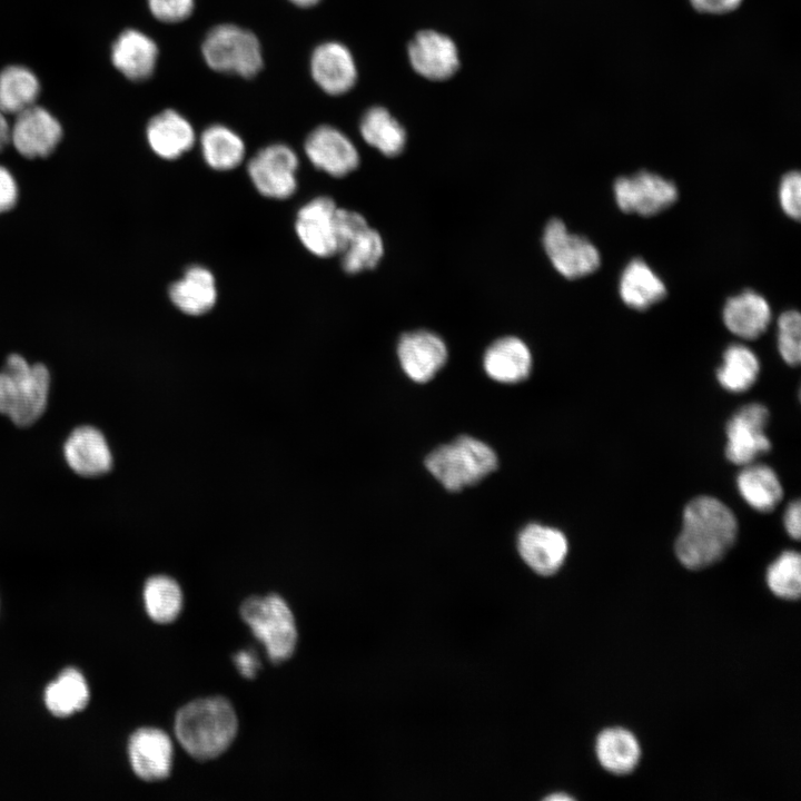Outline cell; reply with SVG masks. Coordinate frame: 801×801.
<instances>
[{
  "instance_id": "cell-1",
  "label": "cell",
  "mask_w": 801,
  "mask_h": 801,
  "mask_svg": "<svg viewBox=\"0 0 801 801\" xmlns=\"http://www.w3.org/2000/svg\"><path fill=\"white\" fill-rule=\"evenodd\" d=\"M738 522L721 501L699 496L685 506L675 554L688 568L700 570L720 561L734 544Z\"/></svg>"
},
{
  "instance_id": "cell-2",
  "label": "cell",
  "mask_w": 801,
  "mask_h": 801,
  "mask_svg": "<svg viewBox=\"0 0 801 801\" xmlns=\"http://www.w3.org/2000/svg\"><path fill=\"white\" fill-rule=\"evenodd\" d=\"M238 721L230 702L221 696L195 700L175 718V734L195 759L207 761L222 754L233 743Z\"/></svg>"
},
{
  "instance_id": "cell-3",
  "label": "cell",
  "mask_w": 801,
  "mask_h": 801,
  "mask_svg": "<svg viewBox=\"0 0 801 801\" xmlns=\"http://www.w3.org/2000/svg\"><path fill=\"white\" fill-rule=\"evenodd\" d=\"M50 385L51 374L43 363L9 354L0 368V414L19 427L32 425L47 408Z\"/></svg>"
},
{
  "instance_id": "cell-4",
  "label": "cell",
  "mask_w": 801,
  "mask_h": 801,
  "mask_svg": "<svg viewBox=\"0 0 801 801\" xmlns=\"http://www.w3.org/2000/svg\"><path fill=\"white\" fill-rule=\"evenodd\" d=\"M425 466L446 490L457 492L495 471L497 457L488 445L464 435L432 451Z\"/></svg>"
},
{
  "instance_id": "cell-5",
  "label": "cell",
  "mask_w": 801,
  "mask_h": 801,
  "mask_svg": "<svg viewBox=\"0 0 801 801\" xmlns=\"http://www.w3.org/2000/svg\"><path fill=\"white\" fill-rule=\"evenodd\" d=\"M240 616L265 645L273 663H281L293 655L297 642L295 619L279 595L246 599L240 605Z\"/></svg>"
},
{
  "instance_id": "cell-6",
  "label": "cell",
  "mask_w": 801,
  "mask_h": 801,
  "mask_svg": "<svg viewBox=\"0 0 801 801\" xmlns=\"http://www.w3.org/2000/svg\"><path fill=\"white\" fill-rule=\"evenodd\" d=\"M201 53L210 69L244 78L256 76L264 63L255 33L231 23L211 28L201 44Z\"/></svg>"
},
{
  "instance_id": "cell-7",
  "label": "cell",
  "mask_w": 801,
  "mask_h": 801,
  "mask_svg": "<svg viewBox=\"0 0 801 801\" xmlns=\"http://www.w3.org/2000/svg\"><path fill=\"white\" fill-rule=\"evenodd\" d=\"M543 247L554 268L567 279L587 276L601 264L599 249L587 238L570 233L557 218L546 224Z\"/></svg>"
},
{
  "instance_id": "cell-8",
  "label": "cell",
  "mask_w": 801,
  "mask_h": 801,
  "mask_svg": "<svg viewBox=\"0 0 801 801\" xmlns=\"http://www.w3.org/2000/svg\"><path fill=\"white\" fill-rule=\"evenodd\" d=\"M63 138L61 122L44 107L33 105L17 113L10 125V144L26 160L53 155Z\"/></svg>"
},
{
  "instance_id": "cell-9",
  "label": "cell",
  "mask_w": 801,
  "mask_h": 801,
  "mask_svg": "<svg viewBox=\"0 0 801 801\" xmlns=\"http://www.w3.org/2000/svg\"><path fill=\"white\" fill-rule=\"evenodd\" d=\"M613 190L622 211L647 217L669 208L679 196L674 182L645 170L617 178Z\"/></svg>"
},
{
  "instance_id": "cell-10",
  "label": "cell",
  "mask_w": 801,
  "mask_h": 801,
  "mask_svg": "<svg viewBox=\"0 0 801 801\" xmlns=\"http://www.w3.org/2000/svg\"><path fill=\"white\" fill-rule=\"evenodd\" d=\"M297 169V155L284 144H274L260 149L247 166L255 188L263 196L275 199H285L295 192Z\"/></svg>"
},
{
  "instance_id": "cell-11",
  "label": "cell",
  "mask_w": 801,
  "mask_h": 801,
  "mask_svg": "<svg viewBox=\"0 0 801 801\" xmlns=\"http://www.w3.org/2000/svg\"><path fill=\"white\" fill-rule=\"evenodd\" d=\"M769 421L768 408L759 403L741 407L726 424L725 455L736 465L751 464L759 455L770 451L771 443L765 434Z\"/></svg>"
},
{
  "instance_id": "cell-12",
  "label": "cell",
  "mask_w": 801,
  "mask_h": 801,
  "mask_svg": "<svg viewBox=\"0 0 801 801\" xmlns=\"http://www.w3.org/2000/svg\"><path fill=\"white\" fill-rule=\"evenodd\" d=\"M337 206L329 197H317L297 212L296 234L307 250L318 257L338 254Z\"/></svg>"
},
{
  "instance_id": "cell-13",
  "label": "cell",
  "mask_w": 801,
  "mask_h": 801,
  "mask_svg": "<svg viewBox=\"0 0 801 801\" xmlns=\"http://www.w3.org/2000/svg\"><path fill=\"white\" fill-rule=\"evenodd\" d=\"M309 161L333 177H344L355 170L359 156L354 144L338 129L323 125L315 128L305 140Z\"/></svg>"
},
{
  "instance_id": "cell-14",
  "label": "cell",
  "mask_w": 801,
  "mask_h": 801,
  "mask_svg": "<svg viewBox=\"0 0 801 801\" xmlns=\"http://www.w3.org/2000/svg\"><path fill=\"white\" fill-rule=\"evenodd\" d=\"M397 356L403 370L412 380L426 383L444 366L447 348L436 334L414 330L400 336Z\"/></svg>"
},
{
  "instance_id": "cell-15",
  "label": "cell",
  "mask_w": 801,
  "mask_h": 801,
  "mask_svg": "<svg viewBox=\"0 0 801 801\" xmlns=\"http://www.w3.org/2000/svg\"><path fill=\"white\" fill-rule=\"evenodd\" d=\"M413 69L429 80H445L458 69V51L454 41L437 31H419L408 44Z\"/></svg>"
},
{
  "instance_id": "cell-16",
  "label": "cell",
  "mask_w": 801,
  "mask_h": 801,
  "mask_svg": "<svg viewBox=\"0 0 801 801\" xmlns=\"http://www.w3.org/2000/svg\"><path fill=\"white\" fill-rule=\"evenodd\" d=\"M517 548L523 561L541 575L560 570L568 551L565 535L550 526L532 523L518 534Z\"/></svg>"
},
{
  "instance_id": "cell-17",
  "label": "cell",
  "mask_w": 801,
  "mask_h": 801,
  "mask_svg": "<svg viewBox=\"0 0 801 801\" xmlns=\"http://www.w3.org/2000/svg\"><path fill=\"white\" fill-rule=\"evenodd\" d=\"M63 457L78 475L96 477L112 467V454L105 435L95 426L76 427L63 443Z\"/></svg>"
},
{
  "instance_id": "cell-18",
  "label": "cell",
  "mask_w": 801,
  "mask_h": 801,
  "mask_svg": "<svg viewBox=\"0 0 801 801\" xmlns=\"http://www.w3.org/2000/svg\"><path fill=\"white\" fill-rule=\"evenodd\" d=\"M128 754L131 768L141 780L154 782L170 774L172 743L161 730L144 728L129 739Z\"/></svg>"
},
{
  "instance_id": "cell-19",
  "label": "cell",
  "mask_w": 801,
  "mask_h": 801,
  "mask_svg": "<svg viewBox=\"0 0 801 801\" xmlns=\"http://www.w3.org/2000/svg\"><path fill=\"white\" fill-rule=\"evenodd\" d=\"M314 81L326 93L337 96L350 90L357 79L356 63L346 46L336 41L318 44L310 57Z\"/></svg>"
},
{
  "instance_id": "cell-20",
  "label": "cell",
  "mask_w": 801,
  "mask_h": 801,
  "mask_svg": "<svg viewBox=\"0 0 801 801\" xmlns=\"http://www.w3.org/2000/svg\"><path fill=\"white\" fill-rule=\"evenodd\" d=\"M158 53V47L149 36L127 29L113 42L110 58L113 67L127 79L144 81L152 75Z\"/></svg>"
},
{
  "instance_id": "cell-21",
  "label": "cell",
  "mask_w": 801,
  "mask_h": 801,
  "mask_svg": "<svg viewBox=\"0 0 801 801\" xmlns=\"http://www.w3.org/2000/svg\"><path fill=\"white\" fill-rule=\"evenodd\" d=\"M146 137L151 150L167 160L187 152L196 139L190 122L172 109H166L149 120Z\"/></svg>"
},
{
  "instance_id": "cell-22",
  "label": "cell",
  "mask_w": 801,
  "mask_h": 801,
  "mask_svg": "<svg viewBox=\"0 0 801 801\" xmlns=\"http://www.w3.org/2000/svg\"><path fill=\"white\" fill-rule=\"evenodd\" d=\"M722 318L734 335L755 339L767 330L771 322V308L762 295L746 289L726 300Z\"/></svg>"
},
{
  "instance_id": "cell-23",
  "label": "cell",
  "mask_w": 801,
  "mask_h": 801,
  "mask_svg": "<svg viewBox=\"0 0 801 801\" xmlns=\"http://www.w3.org/2000/svg\"><path fill=\"white\" fill-rule=\"evenodd\" d=\"M483 365L486 374L496 382L520 383L530 375L532 355L523 340L506 336L498 338L486 349Z\"/></svg>"
},
{
  "instance_id": "cell-24",
  "label": "cell",
  "mask_w": 801,
  "mask_h": 801,
  "mask_svg": "<svg viewBox=\"0 0 801 801\" xmlns=\"http://www.w3.org/2000/svg\"><path fill=\"white\" fill-rule=\"evenodd\" d=\"M169 297L182 313L199 316L209 312L217 298L214 275L202 266L186 269L180 279L171 284Z\"/></svg>"
},
{
  "instance_id": "cell-25",
  "label": "cell",
  "mask_w": 801,
  "mask_h": 801,
  "mask_svg": "<svg viewBox=\"0 0 801 801\" xmlns=\"http://www.w3.org/2000/svg\"><path fill=\"white\" fill-rule=\"evenodd\" d=\"M619 293L626 306L645 310L666 296V287L643 259L635 258L622 271Z\"/></svg>"
},
{
  "instance_id": "cell-26",
  "label": "cell",
  "mask_w": 801,
  "mask_h": 801,
  "mask_svg": "<svg viewBox=\"0 0 801 801\" xmlns=\"http://www.w3.org/2000/svg\"><path fill=\"white\" fill-rule=\"evenodd\" d=\"M738 488L744 501L760 512L772 511L783 490L775 472L762 464H748L738 475Z\"/></svg>"
},
{
  "instance_id": "cell-27",
  "label": "cell",
  "mask_w": 801,
  "mask_h": 801,
  "mask_svg": "<svg viewBox=\"0 0 801 801\" xmlns=\"http://www.w3.org/2000/svg\"><path fill=\"white\" fill-rule=\"evenodd\" d=\"M596 755L601 765L614 774L631 772L639 763L641 749L632 732L613 728L600 733Z\"/></svg>"
},
{
  "instance_id": "cell-28",
  "label": "cell",
  "mask_w": 801,
  "mask_h": 801,
  "mask_svg": "<svg viewBox=\"0 0 801 801\" xmlns=\"http://www.w3.org/2000/svg\"><path fill=\"white\" fill-rule=\"evenodd\" d=\"M363 139L387 157L399 155L406 144L403 126L383 107H373L359 123Z\"/></svg>"
},
{
  "instance_id": "cell-29",
  "label": "cell",
  "mask_w": 801,
  "mask_h": 801,
  "mask_svg": "<svg viewBox=\"0 0 801 801\" xmlns=\"http://www.w3.org/2000/svg\"><path fill=\"white\" fill-rule=\"evenodd\" d=\"M40 92L37 76L27 67L12 65L0 71V109L13 115L36 105Z\"/></svg>"
},
{
  "instance_id": "cell-30",
  "label": "cell",
  "mask_w": 801,
  "mask_h": 801,
  "mask_svg": "<svg viewBox=\"0 0 801 801\" xmlns=\"http://www.w3.org/2000/svg\"><path fill=\"white\" fill-rule=\"evenodd\" d=\"M89 689L83 675L76 669L62 671L44 691L47 709L56 716H69L83 710L89 702Z\"/></svg>"
},
{
  "instance_id": "cell-31",
  "label": "cell",
  "mask_w": 801,
  "mask_h": 801,
  "mask_svg": "<svg viewBox=\"0 0 801 801\" xmlns=\"http://www.w3.org/2000/svg\"><path fill=\"white\" fill-rule=\"evenodd\" d=\"M200 147L205 161L216 170L234 169L245 157L243 139L222 125L206 128L200 136Z\"/></svg>"
},
{
  "instance_id": "cell-32",
  "label": "cell",
  "mask_w": 801,
  "mask_h": 801,
  "mask_svg": "<svg viewBox=\"0 0 801 801\" xmlns=\"http://www.w3.org/2000/svg\"><path fill=\"white\" fill-rule=\"evenodd\" d=\"M759 369L756 355L744 345L733 344L725 349L716 377L724 389L742 393L755 383Z\"/></svg>"
},
{
  "instance_id": "cell-33",
  "label": "cell",
  "mask_w": 801,
  "mask_h": 801,
  "mask_svg": "<svg viewBox=\"0 0 801 801\" xmlns=\"http://www.w3.org/2000/svg\"><path fill=\"white\" fill-rule=\"evenodd\" d=\"M145 606L148 615L157 623L175 621L182 606V593L179 584L171 577L156 575L145 584Z\"/></svg>"
},
{
  "instance_id": "cell-34",
  "label": "cell",
  "mask_w": 801,
  "mask_h": 801,
  "mask_svg": "<svg viewBox=\"0 0 801 801\" xmlns=\"http://www.w3.org/2000/svg\"><path fill=\"white\" fill-rule=\"evenodd\" d=\"M339 254L342 267L348 274L373 269L383 257V239L377 230L367 225L345 243Z\"/></svg>"
},
{
  "instance_id": "cell-35",
  "label": "cell",
  "mask_w": 801,
  "mask_h": 801,
  "mask_svg": "<svg viewBox=\"0 0 801 801\" xmlns=\"http://www.w3.org/2000/svg\"><path fill=\"white\" fill-rule=\"evenodd\" d=\"M767 582L779 597L797 600L801 593V557L795 551L783 552L768 568Z\"/></svg>"
},
{
  "instance_id": "cell-36",
  "label": "cell",
  "mask_w": 801,
  "mask_h": 801,
  "mask_svg": "<svg viewBox=\"0 0 801 801\" xmlns=\"http://www.w3.org/2000/svg\"><path fill=\"white\" fill-rule=\"evenodd\" d=\"M778 349L788 365H799L801 359V316L798 310H787L778 318Z\"/></svg>"
},
{
  "instance_id": "cell-37",
  "label": "cell",
  "mask_w": 801,
  "mask_h": 801,
  "mask_svg": "<svg viewBox=\"0 0 801 801\" xmlns=\"http://www.w3.org/2000/svg\"><path fill=\"white\" fill-rule=\"evenodd\" d=\"M779 201L785 215L799 219L801 215V176L798 170L785 174L779 186Z\"/></svg>"
},
{
  "instance_id": "cell-38",
  "label": "cell",
  "mask_w": 801,
  "mask_h": 801,
  "mask_svg": "<svg viewBox=\"0 0 801 801\" xmlns=\"http://www.w3.org/2000/svg\"><path fill=\"white\" fill-rule=\"evenodd\" d=\"M152 16L168 23L187 19L194 11L195 0H147Z\"/></svg>"
},
{
  "instance_id": "cell-39",
  "label": "cell",
  "mask_w": 801,
  "mask_h": 801,
  "mask_svg": "<svg viewBox=\"0 0 801 801\" xmlns=\"http://www.w3.org/2000/svg\"><path fill=\"white\" fill-rule=\"evenodd\" d=\"M20 198L18 180L9 167L0 164V215L12 211Z\"/></svg>"
},
{
  "instance_id": "cell-40",
  "label": "cell",
  "mask_w": 801,
  "mask_h": 801,
  "mask_svg": "<svg viewBox=\"0 0 801 801\" xmlns=\"http://www.w3.org/2000/svg\"><path fill=\"white\" fill-rule=\"evenodd\" d=\"M233 660L240 674L248 679H254L261 668L260 662L253 651L243 650L233 656Z\"/></svg>"
},
{
  "instance_id": "cell-41",
  "label": "cell",
  "mask_w": 801,
  "mask_h": 801,
  "mask_svg": "<svg viewBox=\"0 0 801 801\" xmlns=\"http://www.w3.org/2000/svg\"><path fill=\"white\" fill-rule=\"evenodd\" d=\"M694 9L704 13H726L739 7L742 0H690Z\"/></svg>"
},
{
  "instance_id": "cell-42",
  "label": "cell",
  "mask_w": 801,
  "mask_h": 801,
  "mask_svg": "<svg viewBox=\"0 0 801 801\" xmlns=\"http://www.w3.org/2000/svg\"><path fill=\"white\" fill-rule=\"evenodd\" d=\"M784 526L788 534L795 538H800L801 534V505L797 500L789 504L784 513Z\"/></svg>"
},
{
  "instance_id": "cell-43",
  "label": "cell",
  "mask_w": 801,
  "mask_h": 801,
  "mask_svg": "<svg viewBox=\"0 0 801 801\" xmlns=\"http://www.w3.org/2000/svg\"><path fill=\"white\" fill-rule=\"evenodd\" d=\"M6 116L0 109V152L10 144V123Z\"/></svg>"
},
{
  "instance_id": "cell-44",
  "label": "cell",
  "mask_w": 801,
  "mask_h": 801,
  "mask_svg": "<svg viewBox=\"0 0 801 801\" xmlns=\"http://www.w3.org/2000/svg\"><path fill=\"white\" fill-rule=\"evenodd\" d=\"M294 4L300 8H309L317 4L320 0H289Z\"/></svg>"
},
{
  "instance_id": "cell-45",
  "label": "cell",
  "mask_w": 801,
  "mask_h": 801,
  "mask_svg": "<svg viewBox=\"0 0 801 801\" xmlns=\"http://www.w3.org/2000/svg\"><path fill=\"white\" fill-rule=\"evenodd\" d=\"M546 800H551V801H553V800H572V798L566 794L557 793V794L547 797Z\"/></svg>"
}]
</instances>
